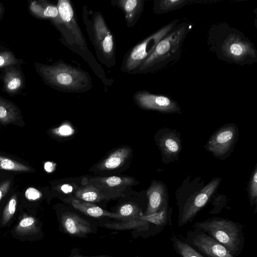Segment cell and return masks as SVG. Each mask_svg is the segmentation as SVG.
<instances>
[{
  "label": "cell",
  "instance_id": "cell-1",
  "mask_svg": "<svg viewBox=\"0 0 257 257\" xmlns=\"http://www.w3.org/2000/svg\"><path fill=\"white\" fill-rule=\"evenodd\" d=\"M56 6L59 16L51 21L60 33L59 41L72 52L81 57L104 85L112 86L114 80L107 77L102 66L88 49L71 2L69 0H59Z\"/></svg>",
  "mask_w": 257,
  "mask_h": 257
},
{
  "label": "cell",
  "instance_id": "cell-2",
  "mask_svg": "<svg viewBox=\"0 0 257 257\" xmlns=\"http://www.w3.org/2000/svg\"><path fill=\"white\" fill-rule=\"evenodd\" d=\"M210 51L220 60L239 65L257 62V51L244 34L225 23L214 24L207 36Z\"/></svg>",
  "mask_w": 257,
  "mask_h": 257
},
{
  "label": "cell",
  "instance_id": "cell-3",
  "mask_svg": "<svg viewBox=\"0 0 257 257\" xmlns=\"http://www.w3.org/2000/svg\"><path fill=\"white\" fill-rule=\"evenodd\" d=\"M34 66L44 83L57 91L81 93L93 87L91 77L87 71L63 60L51 64L35 62Z\"/></svg>",
  "mask_w": 257,
  "mask_h": 257
},
{
  "label": "cell",
  "instance_id": "cell-4",
  "mask_svg": "<svg viewBox=\"0 0 257 257\" xmlns=\"http://www.w3.org/2000/svg\"><path fill=\"white\" fill-rule=\"evenodd\" d=\"M192 28V26L188 23H178L159 42L135 74L157 72L173 64L180 57L183 43Z\"/></svg>",
  "mask_w": 257,
  "mask_h": 257
},
{
  "label": "cell",
  "instance_id": "cell-5",
  "mask_svg": "<svg viewBox=\"0 0 257 257\" xmlns=\"http://www.w3.org/2000/svg\"><path fill=\"white\" fill-rule=\"evenodd\" d=\"M82 18L98 60L108 68L114 67L116 64L115 37L103 16L84 5Z\"/></svg>",
  "mask_w": 257,
  "mask_h": 257
},
{
  "label": "cell",
  "instance_id": "cell-6",
  "mask_svg": "<svg viewBox=\"0 0 257 257\" xmlns=\"http://www.w3.org/2000/svg\"><path fill=\"white\" fill-rule=\"evenodd\" d=\"M179 22V19L171 21L130 48L124 55L120 66L121 71L128 74H135L139 67L152 53L159 42Z\"/></svg>",
  "mask_w": 257,
  "mask_h": 257
},
{
  "label": "cell",
  "instance_id": "cell-7",
  "mask_svg": "<svg viewBox=\"0 0 257 257\" xmlns=\"http://www.w3.org/2000/svg\"><path fill=\"white\" fill-rule=\"evenodd\" d=\"M238 136L237 125L227 123L212 134L204 148L215 158L224 160L233 153Z\"/></svg>",
  "mask_w": 257,
  "mask_h": 257
},
{
  "label": "cell",
  "instance_id": "cell-8",
  "mask_svg": "<svg viewBox=\"0 0 257 257\" xmlns=\"http://www.w3.org/2000/svg\"><path fill=\"white\" fill-rule=\"evenodd\" d=\"M195 224L208 232L231 253H235L238 250L240 243L239 231L232 221L225 219H211Z\"/></svg>",
  "mask_w": 257,
  "mask_h": 257
},
{
  "label": "cell",
  "instance_id": "cell-9",
  "mask_svg": "<svg viewBox=\"0 0 257 257\" xmlns=\"http://www.w3.org/2000/svg\"><path fill=\"white\" fill-rule=\"evenodd\" d=\"M222 179L216 177L212 179L204 187L195 191L186 200L181 215V225L190 221L207 203L216 192Z\"/></svg>",
  "mask_w": 257,
  "mask_h": 257
},
{
  "label": "cell",
  "instance_id": "cell-10",
  "mask_svg": "<svg viewBox=\"0 0 257 257\" xmlns=\"http://www.w3.org/2000/svg\"><path fill=\"white\" fill-rule=\"evenodd\" d=\"M133 99L136 105L144 110L165 114L182 113L178 102L165 95L154 94L147 90H139L134 94Z\"/></svg>",
  "mask_w": 257,
  "mask_h": 257
},
{
  "label": "cell",
  "instance_id": "cell-11",
  "mask_svg": "<svg viewBox=\"0 0 257 257\" xmlns=\"http://www.w3.org/2000/svg\"><path fill=\"white\" fill-rule=\"evenodd\" d=\"M154 139L161 152L164 164L173 163L179 160L182 150L179 132L175 129L163 127L157 131Z\"/></svg>",
  "mask_w": 257,
  "mask_h": 257
},
{
  "label": "cell",
  "instance_id": "cell-12",
  "mask_svg": "<svg viewBox=\"0 0 257 257\" xmlns=\"http://www.w3.org/2000/svg\"><path fill=\"white\" fill-rule=\"evenodd\" d=\"M136 182L134 178L128 177H91L86 179V183L97 187L110 199L122 196L125 188Z\"/></svg>",
  "mask_w": 257,
  "mask_h": 257
},
{
  "label": "cell",
  "instance_id": "cell-13",
  "mask_svg": "<svg viewBox=\"0 0 257 257\" xmlns=\"http://www.w3.org/2000/svg\"><path fill=\"white\" fill-rule=\"evenodd\" d=\"M148 204L143 214L150 215L160 211L169 203L168 188L165 183L160 180H154L147 191Z\"/></svg>",
  "mask_w": 257,
  "mask_h": 257
},
{
  "label": "cell",
  "instance_id": "cell-14",
  "mask_svg": "<svg viewBox=\"0 0 257 257\" xmlns=\"http://www.w3.org/2000/svg\"><path fill=\"white\" fill-rule=\"evenodd\" d=\"M23 63V62H21L1 70L3 89L8 94H19L25 87V79L21 68Z\"/></svg>",
  "mask_w": 257,
  "mask_h": 257
},
{
  "label": "cell",
  "instance_id": "cell-15",
  "mask_svg": "<svg viewBox=\"0 0 257 257\" xmlns=\"http://www.w3.org/2000/svg\"><path fill=\"white\" fill-rule=\"evenodd\" d=\"M61 222L64 231L71 236L82 237L92 231L89 222L73 212L63 213Z\"/></svg>",
  "mask_w": 257,
  "mask_h": 257
},
{
  "label": "cell",
  "instance_id": "cell-16",
  "mask_svg": "<svg viewBox=\"0 0 257 257\" xmlns=\"http://www.w3.org/2000/svg\"><path fill=\"white\" fill-rule=\"evenodd\" d=\"M192 242L209 257H234L224 246L206 234H198L193 239Z\"/></svg>",
  "mask_w": 257,
  "mask_h": 257
},
{
  "label": "cell",
  "instance_id": "cell-17",
  "mask_svg": "<svg viewBox=\"0 0 257 257\" xmlns=\"http://www.w3.org/2000/svg\"><path fill=\"white\" fill-rule=\"evenodd\" d=\"M110 5L120 9L124 15L126 26L133 28L139 20L145 6L144 0H112Z\"/></svg>",
  "mask_w": 257,
  "mask_h": 257
},
{
  "label": "cell",
  "instance_id": "cell-18",
  "mask_svg": "<svg viewBox=\"0 0 257 257\" xmlns=\"http://www.w3.org/2000/svg\"><path fill=\"white\" fill-rule=\"evenodd\" d=\"M65 200L74 208L87 216L95 218L107 216L117 220L119 218V215L116 213L108 212L93 203L82 201L75 197L70 196Z\"/></svg>",
  "mask_w": 257,
  "mask_h": 257
},
{
  "label": "cell",
  "instance_id": "cell-19",
  "mask_svg": "<svg viewBox=\"0 0 257 257\" xmlns=\"http://www.w3.org/2000/svg\"><path fill=\"white\" fill-rule=\"evenodd\" d=\"M131 149L128 147H121L112 152L98 166L100 170H112L123 165L130 156Z\"/></svg>",
  "mask_w": 257,
  "mask_h": 257
},
{
  "label": "cell",
  "instance_id": "cell-20",
  "mask_svg": "<svg viewBox=\"0 0 257 257\" xmlns=\"http://www.w3.org/2000/svg\"><path fill=\"white\" fill-rule=\"evenodd\" d=\"M75 197L82 201L91 203L111 199L100 189L87 183L76 189Z\"/></svg>",
  "mask_w": 257,
  "mask_h": 257
},
{
  "label": "cell",
  "instance_id": "cell-21",
  "mask_svg": "<svg viewBox=\"0 0 257 257\" xmlns=\"http://www.w3.org/2000/svg\"><path fill=\"white\" fill-rule=\"evenodd\" d=\"M21 111L13 102L0 96V123L9 124L20 118Z\"/></svg>",
  "mask_w": 257,
  "mask_h": 257
},
{
  "label": "cell",
  "instance_id": "cell-22",
  "mask_svg": "<svg viewBox=\"0 0 257 257\" xmlns=\"http://www.w3.org/2000/svg\"><path fill=\"white\" fill-rule=\"evenodd\" d=\"M30 10L34 16L40 18L51 20L59 16L57 6L45 1L32 2L30 5Z\"/></svg>",
  "mask_w": 257,
  "mask_h": 257
},
{
  "label": "cell",
  "instance_id": "cell-23",
  "mask_svg": "<svg viewBox=\"0 0 257 257\" xmlns=\"http://www.w3.org/2000/svg\"><path fill=\"white\" fill-rule=\"evenodd\" d=\"M192 0H157L154 1V12L158 15L169 13L181 9L191 2Z\"/></svg>",
  "mask_w": 257,
  "mask_h": 257
},
{
  "label": "cell",
  "instance_id": "cell-24",
  "mask_svg": "<svg viewBox=\"0 0 257 257\" xmlns=\"http://www.w3.org/2000/svg\"><path fill=\"white\" fill-rule=\"evenodd\" d=\"M116 213L119 215L118 220L120 221L133 220L143 215L141 208L136 204L132 202L122 204Z\"/></svg>",
  "mask_w": 257,
  "mask_h": 257
},
{
  "label": "cell",
  "instance_id": "cell-25",
  "mask_svg": "<svg viewBox=\"0 0 257 257\" xmlns=\"http://www.w3.org/2000/svg\"><path fill=\"white\" fill-rule=\"evenodd\" d=\"M149 222L143 219L141 217L126 221H121L120 222L106 223L102 225L103 226L115 230H126L139 228L141 227H146Z\"/></svg>",
  "mask_w": 257,
  "mask_h": 257
},
{
  "label": "cell",
  "instance_id": "cell-26",
  "mask_svg": "<svg viewBox=\"0 0 257 257\" xmlns=\"http://www.w3.org/2000/svg\"><path fill=\"white\" fill-rule=\"evenodd\" d=\"M38 230L36 219L31 216L22 218L15 229L16 233L20 235L36 233Z\"/></svg>",
  "mask_w": 257,
  "mask_h": 257
},
{
  "label": "cell",
  "instance_id": "cell-27",
  "mask_svg": "<svg viewBox=\"0 0 257 257\" xmlns=\"http://www.w3.org/2000/svg\"><path fill=\"white\" fill-rule=\"evenodd\" d=\"M0 169L16 172H29L30 167L19 162L0 156Z\"/></svg>",
  "mask_w": 257,
  "mask_h": 257
},
{
  "label": "cell",
  "instance_id": "cell-28",
  "mask_svg": "<svg viewBox=\"0 0 257 257\" xmlns=\"http://www.w3.org/2000/svg\"><path fill=\"white\" fill-rule=\"evenodd\" d=\"M247 192L250 204L251 206L257 203V164L250 175L248 182Z\"/></svg>",
  "mask_w": 257,
  "mask_h": 257
},
{
  "label": "cell",
  "instance_id": "cell-29",
  "mask_svg": "<svg viewBox=\"0 0 257 257\" xmlns=\"http://www.w3.org/2000/svg\"><path fill=\"white\" fill-rule=\"evenodd\" d=\"M168 209V205L157 212L147 215H143L141 218L149 222H152L157 225H162L167 220Z\"/></svg>",
  "mask_w": 257,
  "mask_h": 257
},
{
  "label": "cell",
  "instance_id": "cell-30",
  "mask_svg": "<svg viewBox=\"0 0 257 257\" xmlns=\"http://www.w3.org/2000/svg\"><path fill=\"white\" fill-rule=\"evenodd\" d=\"M17 204V196L14 195L10 198L4 210L2 219L3 225H5L13 217L16 212Z\"/></svg>",
  "mask_w": 257,
  "mask_h": 257
},
{
  "label": "cell",
  "instance_id": "cell-31",
  "mask_svg": "<svg viewBox=\"0 0 257 257\" xmlns=\"http://www.w3.org/2000/svg\"><path fill=\"white\" fill-rule=\"evenodd\" d=\"M21 62H23V60L17 58L12 51H0V70Z\"/></svg>",
  "mask_w": 257,
  "mask_h": 257
},
{
  "label": "cell",
  "instance_id": "cell-32",
  "mask_svg": "<svg viewBox=\"0 0 257 257\" xmlns=\"http://www.w3.org/2000/svg\"><path fill=\"white\" fill-rule=\"evenodd\" d=\"M175 244L178 252L182 257H203L186 243L177 239L175 241Z\"/></svg>",
  "mask_w": 257,
  "mask_h": 257
},
{
  "label": "cell",
  "instance_id": "cell-33",
  "mask_svg": "<svg viewBox=\"0 0 257 257\" xmlns=\"http://www.w3.org/2000/svg\"><path fill=\"white\" fill-rule=\"evenodd\" d=\"M26 197L29 200H36L41 196V192L34 187L28 188L25 193Z\"/></svg>",
  "mask_w": 257,
  "mask_h": 257
},
{
  "label": "cell",
  "instance_id": "cell-34",
  "mask_svg": "<svg viewBox=\"0 0 257 257\" xmlns=\"http://www.w3.org/2000/svg\"><path fill=\"white\" fill-rule=\"evenodd\" d=\"M11 185V181L7 180L0 184V201L8 191Z\"/></svg>",
  "mask_w": 257,
  "mask_h": 257
},
{
  "label": "cell",
  "instance_id": "cell-35",
  "mask_svg": "<svg viewBox=\"0 0 257 257\" xmlns=\"http://www.w3.org/2000/svg\"><path fill=\"white\" fill-rule=\"evenodd\" d=\"M73 257H111L108 255H100L98 256H83L79 254H77Z\"/></svg>",
  "mask_w": 257,
  "mask_h": 257
},
{
  "label": "cell",
  "instance_id": "cell-36",
  "mask_svg": "<svg viewBox=\"0 0 257 257\" xmlns=\"http://www.w3.org/2000/svg\"><path fill=\"white\" fill-rule=\"evenodd\" d=\"M4 7H3V5L0 3V19L1 18V17H2L3 16V14L4 13Z\"/></svg>",
  "mask_w": 257,
  "mask_h": 257
}]
</instances>
